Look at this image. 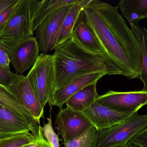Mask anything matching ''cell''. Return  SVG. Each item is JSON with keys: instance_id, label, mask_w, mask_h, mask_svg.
<instances>
[{"instance_id": "7402d4cb", "label": "cell", "mask_w": 147, "mask_h": 147, "mask_svg": "<svg viewBox=\"0 0 147 147\" xmlns=\"http://www.w3.org/2000/svg\"><path fill=\"white\" fill-rule=\"evenodd\" d=\"M38 130L34 133L27 132L1 139L0 147H22L29 144L34 140Z\"/></svg>"}, {"instance_id": "9a60e30c", "label": "cell", "mask_w": 147, "mask_h": 147, "mask_svg": "<svg viewBox=\"0 0 147 147\" xmlns=\"http://www.w3.org/2000/svg\"><path fill=\"white\" fill-rule=\"evenodd\" d=\"M0 105L10 110L15 115L32 125L40 123L35 120L31 113L17 100L7 86L0 84Z\"/></svg>"}, {"instance_id": "9c48e42d", "label": "cell", "mask_w": 147, "mask_h": 147, "mask_svg": "<svg viewBox=\"0 0 147 147\" xmlns=\"http://www.w3.org/2000/svg\"><path fill=\"white\" fill-rule=\"evenodd\" d=\"M55 125L59 135L63 138L64 143L79 137L93 127L83 112L68 107L60 109L56 115Z\"/></svg>"}, {"instance_id": "44dd1931", "label": "cell", "mask_w": 147, "mask_h": 147, "mask_svg": "<svg viewBox=\"0 0 147 147\" xmlns=\"http://www.w3.org/2000/svg\"><path fill=\"white\" fill-rule=\"evenodd\" d=\"M97 133L96 128L91 127L79 137L64 143V147H96Z\"/></svg>"}, {"instance_id": "603a6c76", "label": "cell", "mask_w": 147, "mask_h": 147, "mask_svg": "<svg viewBox=\"0 0 147 147\" xmlns=\"http://www.w3.org/2000/svg\"><path fill=\"white\" fill-rule=\"evenodd\" d=\"M47 120V122L44 124L42 127L43 135L52 147H60L58 135L55 133L53 127L51 115Z\"/></svg>"}, {"instance_id": "1f68e13d", "label": "cell", "mask_w": 147, "mask_h": 147, "mask_svg": "<svg viewBox=\"0 0 147 147\" xmlns=\"http://www.w3.org/2000/svg\"><path fill=\"white\" fill-rule=\"evenodd\" d=\"M117 147H126V146H119Z\"/></svg>"}, {"instance_id": "7a4b0ae2", "label": "cell", "mask_w": 147, "mask_h": 147, "mask_svg": "<svg viewBox=\"0 0 147 147\" xmlns=\"http://www.w3.org/2000/svg\"><path fill=\"white\" fill-rule=\"evenodd\" d=\"M53 54L56 90L75 79L93 73L121 75V72L104 56L82 47L73 35L58 45Z\"/></svg>"}, {"instance_id": "d6986e66", "label": "cell", "mask_w": 147, "mask_h": 147, "mask_svg": "<svg viewBox=\"0 0 147 147\" xmlns=\"http://www.w3.org/2000/svg\"><path fill=\"white\" fill-rule=\"evenodd\" d=\"M130 25L140 48L141 68L139 78L143 84L142 90L147 93V29L139 25Z\"/></svg>"}, {"instance_id": "52a82bcc", "label": "cell", "mask_w": 147, "mask_h": 147, "mask_svg": "<svg viewBox=\"0 0 147 147\" xmlns=\"http://www.w3.org/2000/svg\"><path fill=\"white\" fill-rule=\"evenodd\" d=\"M71 5L56 10L44 19L36 28L34 34L42 53L47 54L55 50L63 21Z\"/></svg>"}, {"instance_id": "277c9868", "label": "cell", "mask_w": 147, "mask_h": 147, "mask_svg": "<svg viewBox=\"0 0 147 147\" xmlns=\"http://www.w3.org/2000/svg\"><path fill=\"white\" fill-rule=\"evenodd\" d=\"M147 127V114H134L110 128L97 130L96 147L126 146L130 140Z\"/></svg>"}, {"instance_id": "ba28073f", "label": "cell", "mask_w": 147, "mask_h": 147, "mask_svg": "<svg viewBox=\"0 0 147 147\" xmlns=\"http://www.w3.org/2000/svg\"><path fill=\"white\" fill-rule=\"evenodd\" d=\"M96 102L123 113H137L147 104V93L142 90L131 91H109L99 96Z\"/></svg>"}, {"instance_id": "d4e9b609", "label": "cell", "mask_w": 147, "mask_h": 147, "mask_svg": "<svg viewBox=\"0 0 147 147\" xmlns=\"http://www.w3.org/2000/svg\"><path fill=\"white\" fill-rule=\"evenodd\" d=\"M22 147H52L51 144L47 141L42 130V127L40 126L36 133L35 139L33 141Z\"/></svg>"}, {"instance_id": "8fae6325", "label": "cell", "mask_w": 147, "mask_h": 147, "mask_svg": "<svg viewBox=\"0 0 147 147\" xmlns=\"http://www.w3.org/2000/svg\"><path fill=\"white\" fill-rule=\"evenodd\" d=\"M82 112L97 130L110 128L136 114L117 111L96 102Z\"/></svg>"}, {"instance_id": "ac0fdd59", "label": "cell", "mask_w": 147, "mask_h": 147, "mask_svg": "<svg viewBox=\"0 0 147 147\" xmlns=\"http://www.w3.org/2000/svg\"><path fill=\"white\" fill-rule=\"evenodd\" d=\"M91 1L80 0L79 2L71 5L70 9L65 16L63 21L58 40L57 45L63 43L72 36L74 28L79 16L85 8L90 4Z\"/></svg>"}, {"instance_id": "7c38bea8", "label": "cell", "mask_w": 147, "mask_h": 147, "mask_svg": "<svg viewBox=\"0 0 147 147\" xmlns=\"http://www.w3.org/2000/svg\"><path fill=\"white\" fill-rule=\"evenodd\" d=\"M40 125L31 124L0 105V140L27 132L35 133Z\"/></svg>"}, {"instance_id": "3957f363", "label": "cell", "mask_w": 147, "mask_h": 147, "mask_svg": "<svg viewBox=\"0 0 147 147\" xmlns=\"http://www.w3.org/2000/svg\"><path fill=\"white\" fill-rule=\"evenodd\" d=\"M26 77L44 108L56 91L53 55L40 54Z\"/></svg>"}, {"instance_id": "4316f807", "label": "cell", "mask_w": 147, "mask_h": 147, "mask_svg": "<svg viewBox=\"0 0 147 147\" xmlns=\"http://www.w3.org/2000/svg\"><path fill=\"white\" fill-rule=\"evenodd\" d=\"M15 73L10 69H5L0 66V84L8 87L12 82Z\"/></svg>"}, {"instance_id": "4dcf8cb0", "label": "cell", "mask_w": 147, "mask_h": 147, "mask_svg": "<svg viewBox=\"0 0 147 147\" xmlns=\"http://www.w3.org/2000/svg\"><path fill=\"white\" fill-rule=\"evenodd\" d=\"M1 45H0V54H1Z\"/></svg>"}, {"instance_id": "e0dca14e", "label": "cell", "mask_w": 147, "mask_h": 147, "mask_svg": "<svg viewBox=\"0 0 147 147\" xmlns=\"http://www.w3.org/2000/svg\"><path fill=\"white\" fill-rule=\"evenodd\" d=\"M97 83L89 85L75 93L66 102L67 107L82 112L94 104L99 96L97 91Z\"/></svg>"}, {"instance_id": "cb8c5ba5", "label": "cell", "mask_w": 147, "mask_h": 147, "mask_svg": "<svg viewBox=\"0 0 147 147\" xmlns=\"http://www.w3.org/2000/svg\"><path fill=\"white\" fill-rule=\"evenodd\" d=\"M20 1L16 0V2L0 13V38L3 35L7 25L16 9Z\"/></svg>"}, {"instance_id": "6da1fadb", "label": "cell", "mask_w": 147, "mask_h": 147, "mask_svg": "<svg viewBox=\"0 0 147 147\" xmlns=\"http://www.w3.org/2000/svg\"><path fill=\"white\" fill-rule=\"evenodd\" d=\"M84 20L110 59L129 79L139 78L141 68L139 44L118 6L92 0L82 11Z\"/></svg>"}, {"instance_id": "5bb4252c", "label": "cell", "mask_w": 147, "mask_h": 147, "mask_svg": "<svg viewBox=\"0 0 147 147\" xmlns=\"http://www.w3.org/2000/svg\"><path fill=\"white\" fill-rule=\"evenodd\" d=\"M72 35L78 43L84 49L93 53L104 56L120 71L110 59L100 42L85 21L82 12L77 20Z\"/></svg>"}, {"instance_id": "30bf717a", "label": "cell", "mask_w": 147, "mask_h": 147, "mask_svg": "<svg viewBox=\"0 0 147 147\" xmlns=\"http://www.w3.org/2000/svg\"><path fill=\"white\" fill-rule=\"evenodd\" d=\"M7 87L34 119L40 121L44 115V108L41 107L26 76L15 73L12 82Z\"/></svg>"}, {"instance_id": "8992f818", "label": "cell", "mask_w": 147, "mask_h": 147, "mask_svg": "<svg viewBox=\"0 0 147 147\" xmlns=\"http://www.w3.org/2000/svg\"><path fill=\"white\" fill-rule=\"evenodd\" d=\"M39 1L20 0L1 39L22 40L33 36V22Z\"/></svg>"}, {"instance_id": "f1b7e54d", "label": "cell", "mask_w": 147, "mask_h": 147, "mask_svg": "<svg viewBox=\"0 0 147 147\" xmlns=\"http://www.w3.org/2000/svg\"><path fill=\"white\" fill-rule=\"evenodd\" d=\"M16 0H0V13L16 2Z\"/></svg>"}, {"instance_id": "2e32d148", "label": "cell", "mask_w": 147, "mask_h": 147, "mask_svg": "<svg viewBox=\"0 0 147 147\" xmlns=\"http://www.w3.org/2000/svg\"><path fill=\"white\" fill-rule=\"evenodd\" d=\"M117 6L130 24L139 25L140 21L147 18V0H121Z\"/></svg>"}, {"instance_id": "83f0119b", "label": "cell", "mask_w": 147, "mask_h": 147, "mask_svg": "<svg viewBox=\"0 0 147 147\" xmlns=\"http://www.w3.org/2000/svg\"><path fill=\"white\" fill-rule=\"evenodd\" d=\"M10 64L11 63L9 57L6 51L1 46V50L0 54V66L3 69H10L9 66Z\"/></svg>"}, {"instance_id": "ffe728a7", "label": "cell", "mask_w": 147, "mask_h": 147, "mask_svg": "<svg viewBox=\"0 0 147 147\" xmlns=\"http://www.w3.org/2000/svg\"><path fill=\"white\" fill-rule=\"evenodd\" d=\"M80 0H43L39 1L33 22L34 33L42 21L59 9L75 4Z\"/></svg>"}, {"instance_id": "f546056e", "label": "cell", "mask_w": 147, "mask_h": 147, "mask_svg": "<svg viewBox=\"0 0 147 147\" xmlns=\"http://www.w3.org/2000/svg\"><path fill=\"white\" fill-rule=\"evenodd\" d=\"M126 147H142L136 144H133V143H128L126 146Z\"/></svg>"}, {"instance_id": "4fadbf2b", "label": "cell", "mask_w": 147, "mask_h": 147, "mask_svg": "<svg viewBox=\"0 0 147 147\" xmlns=\"http://www.w3.org/2000/svg\"><path fill=\"white\" fill-rule=\"evenodd\" d=\"M106 74L93 73L80 77L66 86L56 91L48 104L51 107L57 106L60 109L74 95L87 85L98 81Z\"/></svg>"}, {"instance_id": "484cf974", "label": "cell", "mask_w": 147, "mask_h": 147, "mask_svg": "<svg viewBox=\"0 0 147 147\" xmlns=\"http://www.w3.org/2000/svg\"><path fill=\"white\" fill-rule=\"evenodd\" d=\"M128 143L136 144L142 147H147V127L134 136Z\"/></svg>"}, {"instance_id": "5b68a950", "label": "cell", "mask_w": 147, "mask_h": 147, "mask_svg": "<svg viewBox=\"0 0 147 147\" xmlns=\"http://www.w3.org/2000/svg\"><path fill=\"white\" fill-rule=\"evenodd\" d=\"M0 44L8 55L15 73L19 75L31 70L40 54L38 40L34 36L22 40L0 38Z\"/></svg>"}]
</instances>
